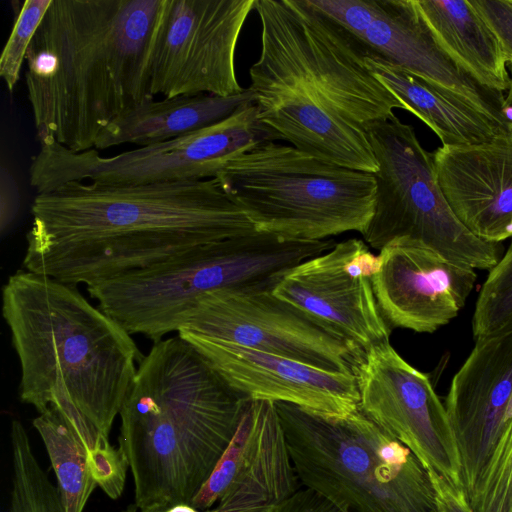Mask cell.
<instances>
[{
  "label": "cell",
  "instance_id": "obj_11",
  "mask_svg": "<svg viewBox=\"0 0 512 512\" xmlns=\"http://www.w3.org/2000/svg\"><path fill=\"white\" fill-rule=\"evenodd\" d=\"M257 0H163L147 64L149 94L231 96L235 52Z\"/></svg>",
  "mask_w": 512,
  "mask_h": 512
},
{
  "label": "cell",
  "instance_id": "obj_17",
  "mask_svg": "<svg viewBox=\"0 0 512 512\" xmlns=\"http://www.w3.org/2000/svg\"><path fill=\"white\" fill-rule=\"evenodd\" d=\"M378 257L372 286L391 329L433 333L459 314L475 287V269L413 240L393 241Z\"/></svg>",
  "mask_w": 512,
  "mask_h": 512
},
{
  "label": "cell",
  "instance_id": "obj_33",
  "mask_svg": "<svg viewBox=\"0 0 512 512\" xmlns=\"http://www.w3.org/2000/svg\"><path fill=\"white\" fill-rule=\"evenodd\" d=\"M507 66L510 72V83L503 97L501 114L508 132L512 134V64H508Z\"/></svg>",
  "mask_w": 512,
  "mask_h": 512
},
{
  "label": "cell",
  "instance_id": "obj_14",
  "mask_svg": "<svg viewBox=\"0 0 512 512\" xmlns=\"http://www.w3.org/2000/svg\"><path fill=\"white\" fill-rule=\"evenodd\" d=\"M370 55L449 91L503 126L504 93L481 85L437 43L414 0H313ZM507 129V128H506Z\"/></svg>",
  "mask_w": 512,
  "mask_h": 512
},
{
  "label": "cell",
  "instance_id": "obj_1",
  "mask_svg": "<svg viewBox=\"0 0 512 512\" xmlns=\"http://www.w3.org/2000/svg\"><path fill=\"white\" fill-rule=\"evenodd\" d=\"M27 271L87 286L255 230L218 178L116 186L73 181L31 205Z\"/></svg>",
  "mask_w": 512,
  "mask_h": 512
},
{
  "label": "cell",
  "instance_id": "obj_23",
  "mask_svg": "<svg viewBox=\"0 0 512 512\" xmlns=\"http://www.w3.org/2000/svg\"><path fill=\"white\" fill-rule=\"evenodd\" d=\"M437 43L481 85L506 92L510 73L502 45L467 0H414Z\"/></svg>",
  "mask_w": 512,
  "mask_h": 512
},
{
  "label": "cell",
  "instance_id": "obj_34",
  "mask_svg": "<svg viewBox=\"0 0 512 512\" xmlns=\"http://www.w3.org/2000/svg\"><path fill=\"white\" fill-rule=\"evenodd\" d=\"M166 512H208V511H199L193 508L191 505H178L170 508Z\"/></svg>",
  "mask_w": 512,
  "mask_h": 512
},
{
  "label": "cell",
  "instance_id": "obj_21",
  "mask_svg": "<svg viewBox=\"0 0 512 512\" xmlns=\"http://www.w3.org/2000/svg\"><path fill=\"white\" fill-rule=\"evenodd\" d=\"M254 102L247 88L231 96L179 95L149 97L115 117L98 135L94 149L122 144L139 147L166 142L216 124Z\"/></svg>",
  "mask_w": 512,
  "mask_h": 512
},
{
  "label": "cell",
  "instance_id": "obj_13",
  "mask_svg": "<svg viewBox=\"0 0 512 512\" xmlns=\"http://www.w3.org/2000/svg\"><path fill=\"white\" fill-rule=\"evenodd\" d=\"M362 413L434 471L463 488L461 460L445 405L429 377L389 341L374 344L351 365Z\"/></svg>",
  "mask_w": 512,
  "mask_h": 512
},
{
  "label": "cell",
  "instance_id": "obj_27",
  "mask_svg": "<svg viewBox=\"0 0 512 512\" xmlns=\"http://www.w3.org/2000/svg\"><path fill=\"white\" fill-rule=\"evenodd\" d=\"M466 498L473 512H512V419Z\"/></svg>",
  "mask_w": 512,
  "mask_h": 512
},
{
  "label": "cell",
  "instance_id": "obj_29",
  "mask_svg": "<svg viewBox=\"0 0 512 512\" xmlns=\"http://www.w3.org/2000/svg\"><path fill=\"white\" fill-rule=\"evenodd\" d=\"M498 37L508 64H512V0H471Z\"/></svg>",
  "mask_w": 512,
  "mask_h": 512
},
{
  "label": "cell",
  "instance_id": "obj_9",
  "mask_svg": "<svg viewBox=\"0 0 512 512\" xmlns=\"http://www.w3.org/2000/svg\"><path fill=\"white\" fill-rule=\"evenodd\" d=\"M378 170L373 214L361 235L381 250L393 241L419 242L473 269L493 268L500 243L472 234L456 217L436 179L433 153L420 143L413 126L397 116L368 129Z\"/></svg>",
  "mask_w": 512,
  "mask_h": 512
},
{
  "label": "cell",
  "instance_id": "obj_5",
  "mask_svg": "<svg viewBox=\"0 0 512 512\" xmlns=\"http://www.w3.org/2000/svg\"><path fill=\"white\" fill-rule=\"evenodd\" d=\"M2 315L20 400L39 414L72 407L109 437L143 358L131 334L76 286L27 270L3 286Z\"/></svg>",
  "mask_w": 512,
  "mask_h": 512
},
{
  "label": "cell",
  "instance_id": "obj_2",
  "mask_svg": "<svg viewBox=\"0 0 512 512\" xmlns=\"http://www.w3.org/2000/svg\"><path fill=\"white\" fill-rule=\"evenodd\" d=\"M261 50L248 89L260 119L295 148L376 173L368 129L403 104L373 75L370 55L312 0H257Z\"/></svg>",
  "mask_w": 512,
  "mask_h": 512
},
{
  "label": "cell",
  "instance_id": "obj_32",
  "mask_svg": "<svg viewBox=\"0 0 512 512\" xmlns=\"http://www.w3.org/2000/svg\"><path fill=\"white\" fill-rule=\"evenodd\" d=\"M270 512H345L319 493L301 487L295 494Z\"/></svg>",
  "mask_w": 512,
  "mask_h": 512
},
{
  "label": "cell",
  "instance_id": "obj_3",
  "mask_svg": "<svg viewBox=\"0 0 512 512\" xmlns=\"http://www.w3.org/2000/svg\"><path fill=\"white\" fill-rule=\"evenodd\" d=\"M162 1H51L25 58L39 142L93 149L115 117L154 97L147 64Z\"/></svg>",
  "mask_w": 512,
  "mask_h": 512
},
{
  "label": "cell",
  "instance_id": "obj_7",
  "mask_svg": "<svg viewBox=\"0 0 512 512\" xmlns=\"http://www.w3.org/2000/svg\"><path fill=\"white\" fill-rule=\"evenodd\" d=\"M275 404L303 487L345 512H437L427 469L360 408L332 418Z\"/></svg>",
  "mask_w": 512,
  "mask_h": 512
},
{
  "label": "cell",
  "instance_id": "obj_18",
  "mask_svg": "<svg viewBox=\"0 0 512 512\" xmlns=\"http://www.w3.org/2000/svg\"><path fill=\"white\" fill-rule=\"evenodd\" d=\"M180 337L248 401L289 403L332 418L346 417L359 410L353 373L326 371L223 340L195 335Z\"/></svg>",
  "mask_w": 512,
  "mask_h": 512
},
{
  "label": "cell",
  "instance_id": "obj_15",
  "mask_svg": "<svg viewBox=\"0 0 512 512\" xmlns=\"http://www.w3.org/2000/svg\"><path fill=\"white\" fill-rule=\"evenodd\" d=\"M379 257L350 238L290 269L273 294L356 347L389 341L391 328L378 307L372 276Z\"/></svg>",
  "mask_w": 512,
  "mask_h": 512
},
{
  "label": "cell",
  "instance_id": "obj_35",
  "mask_svg": "<svg viewBox=\"0 0 512 512\" xmlns=\"http://www.w3.org/2000/svg\"><path fill=\"white\" fill-rule=\"evenodd\" d=\"M509 419H512V401H511V404H510V407H509V410H508L507 421Z\"/></svg>",
  "mask_w": 512,
  "mask_h": 512
},
{
  "label": "cell",
  "instance_id": "obj_10",
  "mask_svg": "<svg viewBox=\"0 0 512 512\" xmlns=\"http://www.w3.org/2000/svg\"><path fill=\"white\" fill-rule=\"evenodd\" d=\"M281 140L259 117L254 102L226 119L166 142L113 156L73 152L43 141L31 159L29 182L37 194L69 182L131 186L216 178L235 158L259 144Z\"/></svg>",
  "mask_w": 512,
  "mask_h": 512
},
{
  "label": "cell",
  "instance_id": "obj_31",
  "mask_svg": "<svg viewBox=\"0 0 512 512\" xmlns=\"http://www.w3.org/2000/svg\"><path fill=\"white\" fill-rule=\"evenodd\" d=\"M435 491L437 512H473L463 488L434 471H428Z\"/></svg>",
  "mask_w": 512,
  "mask_h": 512
},
{
  "label": "cell",
  "instance_id": "obj_8",
  "mask_svg": "<svg viewBox=\"0 0 512 512\" xmlns=\"http://www.w3.org/2000/svg\"><path fill=\"white\" fill-rule=\"evenodd\" d=\"M216 178L255 230L285 240L361 234L374 210L372 173L273 141L238 156Z\"/></svg>",
  "mask_w": 512,
  "mask_h": 512
},
{
  "label": "cell",
  "instance_id": "obj_24",
  "mask_svg": "<svg viewBox=\"0 0 512 512\" xmlns=\"http://www.w3.org/2000/svg\"><path fill=\"white\" fill-rule=\"evenodd\" d=\"M47 451L67 512H83L97 487L89 452L68 419L55 407L32 421Z\"/></svg>",
  "mask_w": 512,
  "mask_h": 512
},
{
  "label": "cell",
  "instance_id": "obj_16",
  "mask_svg": "<svg viewBox=\"0 0 512 512\" xmlns=\"http://www.w3.org/2000/svg\"><path fill=\"white\" fill-rule=\"evenodd\" d=\"M301 487L275 402L251 401L190 505L208 512H270Z\"/></svg>",
  "mask_w": 512,
  "mask_h": 512
},
{
  "label": "cell",
  "instance_id": "obj_20",
  "mask_svg": "<svg viewBox=\"0 0 512 512\" xmlns=\"http://www.w3.org/2000/svg\"><path fill=\"white\" fill-rule=\"evenodd\" d=\"M437 183L459 221L476 237H512V134L433 153Z\"/></svg>",
  "mask_w": 512,
  "mask_h": 512
},
{
  "label": "cell",
  "instance_id": "obj_6",
  "mask_svg": "<svg viewBox=\"0 0 512 512\" xmlns=\"http://www.w3.org/2000/svg\"><path fill=\"white\" fill-rule=\"evenodd\" d=\"M334 245L332 239L285 240L254 230L90 284L87 291L131 335L155 343L177 332L204 295L220 290L273 291L290 269Z\"/></svg>",
  "mask_w": 512,
  "mask_h": 512
},
{
  "label": "cell",
  "instance_id": "obj_25",
  "mask_svg": "<svg viewBox=\"0 0 512 512\" xmlns=\"http://www.w3.org/2000/svg\"><path fill=\"white\" fill-rule=\"evenodd\" d=\"M12 486L8 512H67L61 492L35 456L23 424L10 426Z\"/></svg>",
  "mask_w": 512,
  "mask_h": 512
},
{
  "label": "cell",
  "instance_id": "obj_28",
  "mask_svg": "<svg viewBox=\"0 0 512 512\" xmlns=\"http://www.w3.org/2000/svg\"><path fill=\"white\" fill-rule=\"evenodd\" d=\"M52 0H25L0 56V76L12 92L19 80L28 48Z\"/></svg>",
  "mask_w": 512,
  "mask_h": 512
},
{
  "label": "cell",
  "instance_id": "obj_12",
  "mask_svg": "<svg viewBox=\"0 0 512 512\" xmlns=\"http://www.w3.org/2000/svg\"><path fill=\"white\" fill-rule=\"evenodd\" d=\"M177 333L223 340L339 373H352V362L363 351L272 291L208 293L187 313Z\"/></svg>",
  "mask_w": 512,
  "mask_h": 512
},
{
  "label": "cell",
  "instance_id": "obj_19",
  "mask_svg": "<svg viewBox=\"0 0 512 512\" xmlns=\"http://www.w3.org/2000/svg\"><path fill=\"white\" fill-rule=\"evenodd\" d=\"M511 401L512 332L475 339L444 403L460 455L466 497L505 427Z\"/></svg>",
  "mask_w": 512,
  "mask_h": 512
},
{
  "label": "cell",
  "instance_id": "obj_26",
  "mask_svg": "<svg viewBox=\"0 0 512 512\" xmlns=\"http://www.w3.org/2000/svg\"><path fill=\"white\" fill-rule=\"evenodd\" d=\"M475 339L512 332V244L489 270L472 317Z\"/></svg>",
  "mask_w": 512,
  "mask_h": 512
},
{
  "label": "cell",
  "instance_id": "obj_4",
  "mask_svg": "<svg viewBox=\"0 0 512 512\" xmlns=\"http://www.w3.org/2000/svg\"><path fill=\"white\" fill-rule=\"evenodd\" d=\"M250 402L180 336L155 342L139 362L119 414V449L138 511L190 505Z\"/></svg>",
  "mask_w": 512,
  "mask_h": 512
},
{
  "label": "cell",
  "instance_id": "obj_22",
  "mask_svg": "<svg viewBox=\"0 0 512 512\" xmlns=\"http://www.w3.org/2000/svg\"><path fill=\"white\" fill-rule=\"evenodd\" d=\"M373 75L441 140L442 146L477 145L509 133L495 119L455 94L432 85L404 68L368 55Z\"/></svg>",
  "mask_w": 512,
  "mask_h": 512
},
{
  "label": "cell",
  "instance_id": "obj_30",
  "mask_svg": "<svg viewBox=\"0 0 512 512\" xmlns=\"http://www.w3.org/2000/svg\"><path fill=\"white\" fill-rule=\"evenodd\" d=\"M19 209V186L10 169L2 164L0 168V230L2 236L11 228Z\"/></svg>",
  "mask_w": 512,
  "mask_h": 512
}]
</instances>
